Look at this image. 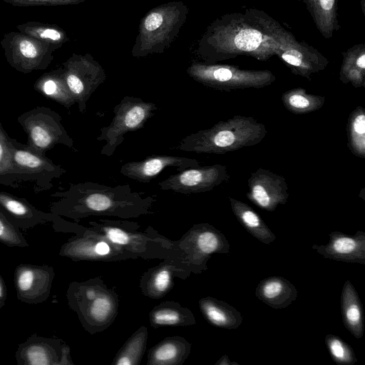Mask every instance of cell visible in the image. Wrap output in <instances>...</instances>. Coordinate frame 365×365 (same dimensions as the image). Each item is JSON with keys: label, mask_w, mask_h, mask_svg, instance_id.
Returning <instances> with one entry per match:
<instances>
[{"label": "cell", "mask_w": 365, "mask_h": 365, "mask_svg": "<svg viewBox=\"0 0 365 365\" xmlns=\"http://www.w3.org/2000/svg\"><path fill=\"white\" fill-rule=\"evenodd\" d=\"M0 244L10 247L29 246L21 229L11 220L0 207Z\"/></svg>", "instance_id": "32"}, {"label": "cell", "mask_w": 365, "mask_h": 365, "mask_svg": "<svg viewBox=\"0 0 365 365\" xmlns=\"http://www.w3.org/2000/svg\"><path fill=\"white\" fill-rule=\"evenodd\" d=\"M19 365H71L70 347L61 339L36 334L19 344L15 354Z\"/></svg>", "instance_id": "14"}, {"label": "cell", "mask_w": 365, "mask_h": 365, "mask_svg": "<svg viewBox=\"0 0 365 365\" xmlns=\"http://www.w3.org/2000/svg\"><path fill=\"white\" fill-rule=\"evenodd\" d=\"M189 73L203 86L224 91L262 88L276 80L269 70L242 69L230 65L196 64L190 68Z\"/></svg>", "instance_id": "8"}, {"label": "cell", "mask_w": 365, "mask_h": 365, "mask_svg": "<svg viewBox=\"0 0 365 365\" xmlns=\"http://www.w3.org/2000/svg\"><path fill=\"white\" fill-rule=\"evenodd\" d=\"M191 352L190 343L183 336L164 338L150 349L147 365H182Z\"/></svg>", "instance_id": "22"}, {"label": "cell", "mask_w": 365, "mask_h": 365, "mask_svg": "<svg viewBox=\"0 0 365 365\" xmlns=\"http://www.w3.org/2000/svg\"><path fill=\"white\" fill-rule=\"evenodd\" d=\"M148 328L139 327L115 354L112 365H139L146 349Z\"/></svg>", "instance_id": "27"}, {"label": "cell", "mask_w": 365, "mask_h": 365, "mask_svg": "<svg viewBox=\"0 0 365 365\" xmlns=\"http://www.w3.org/2000/svg\"><path fill=\"white\" fill-rule=\"evenodd\" d=\"M68 305L90 334L102 332L115 320L119 297L100 277L71 282L66 291Z\"/></svg>", "instance_id": "4"}, {"label": "cell", "mask_w": 365, "mask_h": 365, "mask_svg": "<svg viewBox=\"0 0 365 365\" xmlns=\"http://www.w3.org/2000/svg\"><path fill=\"white\" fill-rule=\"evenodd\" d=\"M317 29L327 39L339 28L338 0H304Z\"/></svg>", "instance_id": "26"}, {"label": "cell", "mask_w": 365, "mask_h": 365, "mask_svg": "<svg viewBox=\"0 0 365 365\" xmlns=\"http://www.w3.org/2000/svg\"><path fill=\"white\" fill-rule=\"evenodd\" d=\"M7 298V289L5 282L0 274V309L6 304Z\"/></svg>", "instance_id": "40"}, {"label": "cell", "mask_w": 365, "mask_h": 365, "mask_svg": "<svg viewBox=\"0 0 365 365\" xmlns=\"http://www.w3.org/2000/svg\"><path fill=\"white\" fill-rule=\"evenodd\" d=\"M347 147L355 156L365 158V110L358 106L349 115L346 123Z\"/></svg>", "instance_id": "29"}, {"label": "cell", "mask_w": 365, "mask_h": 365, "mask_svg": "<svg viewBox=\"0 0 365 365\" xmlns=\"http://www.w3.org/2000/svg\"><path fill=\"white\" fill-rule=\"evenodd\" d=\"M0 184L18 188L21 184L13 160L12 138L0 122Z\"/></svg>", "instance_id": "30"}, {"label": "cell", "mask_w": 365, "mask_h": 365, "mask_svg": "<svg viewBox=\"0 0 365 365\" xmlns=\"http://www.w3.org/2000/svg\"><path fill=\"white\" fill-rule=\"evenodd\" d=\"M0 43L7 63L23 73L47 68L56 50L49 44L19 31L5 34Z\"/></svg>", "instance_id": "12"}, {"label": "cell", "mask_w": 365, "mask_h": 365, "mask_svg": "<svg viewBox=\"0 0 365 365\" xmlns=\"http://www.w3.org/2000/svg\"><path fill=\"white\" fill-rule=\"evenodd\" d=\"M191 274L168 256L143 274L140 279L139 288L145 297L158 299L165 297L173 289L175 277L186 279Z\"/></svg>", "instance_id": "18"}, {"label": "cell", "mask_w": 365, "mask_h": 365, "mask_svg": "<svg viewBox=\"0 0 365 365\" xmlns=\"http://www.w3.org/2000/svg\"><path fill=\"white\" fill-rule=\"evenodd\" d=\"M17 122L28 136V144L45 153L57 145L74 150V141L62 124L61 116L46 106H36L23 113Z\"/></svg>", "instance_id": "9"}, {"label": "cell", "mask_w": 365, "mask_h": 365, "mask_svg": "<svg viewBox=\"0 0 365 365\" xmlns=\"http://www.w3.org/2000/svg\"><path fill=\"white\" fill-rule=\"evenodd\" d=\"M63 71L68 90L83 114L91 96L104 81L105 74L101 68L78 58H71L66 62Z\"/></svg>", "instance_id": "16"}, {"label": "cell", "mask_w": 365, "mask_h": 365, "mask_svg": "<svg viewBox=\"0 0 365 365\" xmlns=\"http://www.w3.org/2000/svg\"><path fill=\"white\" fill-rule=\"evenodd\" d=\"M210 59L245 56L266 61L298 40L263 11L247 9L223 16L211 36Z\"/></svg>", "instance_id": "1"}, {"label": "cell", "mask_w": 365, "mask_h": 365, "mask_svg": "<svg viewBox=\"0 0 365 365\" xmlns=\"http://www.w3.org/2000/svg\"><path fill=\"white\" fill-rule=\"evenodd\" d=\"M333 247L338 253L348 254L355 249L356 242L351 238L341 237L335 240Z\"/></svg>", "instance_id": "35"}, {"label": "cell", "mask_w": 365, "mask_h": 365, "mask_svg": "<svg viewBox=\"0 0 365 365\" xmlns=\"http://www.w3.org/2000/svg\"><path fill=\"white\" fill-rule=\"evenodd\" d=\"M15 6H55L76 2L77 0H2Z\"/></svg>", "instance_id": "34"}, {"label": "cell", "mask_w": 365, "mask_h": 365, "mask_svg": "<svg viewBox=\"0 0 365 365\" xmlns=\"http://www.w3.org/2000/svg\"><path fill=\"white\" fill-rule=\"evenodd\" d=\"M58 200L50 212L78 222L91 216L138 218L153 213L155 195L144 196L128 184L109 186L93 182L71 184L63 192L52 194Z\"/></svg>", "instance_id": "2"}, {"label": "cell", "mask_w": 365, "mask_h": 365, "mask_svg": "<svg viewBox=\"0 0 365 365\" xmlns=\"http://www.w3.org/2000/svg\"><path fill=\"white\" fill-rule=\"evenodd\" d=\"M281 99L284 107L296 115L318 110L325 103L324 96L308 93L303 88H294L285 91Z\"/></svg>", "instance_id": "28"}, {"label": "cell", "mask_w": 365, "mask_h": 365, "mask_svg": "<svg viewBox=\"0 0 365 365\" xmlns=\"http://www.w3.org/2000/svg\"><path fill=\"white\" fill-rule=\"evenodd\" d=\"M0 207L21 230H27L38 225L52 223L56 228L61 216L37 209L24 197L0 190Z\"/></svg>", "instance_id": "20"}, {"label": "cell", "mask_w": 365, "mask_h": 365, "mask_svg": "<svg viewBox=\"0 0 365 365\" xmlns=\"http://www.w3.org/2000/svg\"><path fill=\"white\" fill-rule=\"evenodd\" d=\"M247 198L262 209L274 210L289 197L286 179L262 168L252 173L247 180Z\"/></svg>", "instance_id": "17"}, {"label": "cell", "mask_w": 365, "mask_h": 365, "mask_svg": "<svg viewBox=\"0 0 365 365\" xmlns=\"http://www.w3.org/2000/svg\"><path fill=\"white\" fill-rule=\"evenodd\" d=\"M150 326L188 327L196 324L195 318L187 307L174 301H164L155 306L149 312Z\"/></svg>", "instance_id": "23"}, {"label": "cell", "mask_w": 365, "mask_h": 365, "mask_svg": "<svg viewBox=\"0 0 365 365\" xmlns=\"http://www.w3.org/2000/svg\"><path fill=\"white\" fill-rule=\"evenodd\" d=\"M163 21V16L158 12L150 14L144 21L145 29L148 31L158 29Z\"/></svg>", "instance_id": "36"}, {"label": "cell", "mask_w": 365, "mask_h": 365, "mask_svg": "<svg viewBox=\"0 0 365 365\" xmlns=\"http://www.w3.org/2000/svg\"><path fill=\"white\" fill-rule=\"evenodd\" d=\"M277 56L293 74L308 80H311L314 74L324 71L329 64L324 56L304 41H297L282 49Z\"/></svg>", "instance_id": "21"}, {"label": "cell", "mask_w": 365, "mask_h": 365, "mask_svg": "<svg viewBox=\"0 0 365 365\" xmlns=\"http://www.w3.org/2000/svg\"><path fill=\"white\" fill-rule=\"evenodd\" d=\"M330 349L332 354L339 359H344L345 349L342 344L338 340H333L330 343Z\"/></svg>", "instance_id": "39"}, {"label": "cell", "mask_w": 365, "mask_h": 365, "mask_svg": "<svg viewBox=\"0 0 365 365\" xmlns=\"http://www.w3.org/2000/svg\"><path fill=\"white\" fill-rule=\"evenodd\" d=\"M34 88L67 109L76 103L66 85L63 68L44 73L36 81Z\"/></svg>", "instance_id": "24"}, {"label": "cell", "mask_w": 365, "mask_h": 365, "mask_svg": "<svg viewBox=\"0 0 365 365\" xmlns=\"http://www.w3.org/2000/svg\"><path fill=\"white\" fill-rule=\"evenodd\" d=\"M54 277V269L50 265L19 264L14 273L17 299L29 304L44 302L51 294Z\"/></svg>", "instance_id": "15"}, {"label": "cell", "mask_w": 365, "mask_h": 365, "mask_svg": "<svg viewBox=\"0 0 365 365\" xmlns=\"http://www.w3.org/2000/svg\"><path fill=\"white\" fill-rule=\"evenodd\" d=\"M346 317L349 324H358L361 319V312L356 304L349 306L346 312Z\"/></svg>", "instance_id": "38"}, {"label": "cell", "mask_w": 365, "mask_h": 365, "mask_svg": "<svg viewBox=\"0 0 365 365\" xmlns=\"http://www.w3.org/2000/svg\"><path fill=\"white\" fill-rule=\"evenodd\" d=\"M64 232L75 235L61 245L58 254L74 262H116L133 259L131 255L91 227L67 221Z\"/></svg>", "instance_id": "6"}, {"label": "cell", "mask_w": 365, "mask_h": 365, "mask_svg": "<svg viewBox=\"0 0 365 365\" xmlns=\"http://www.w3.org/2000/svg\"><path fill=\"white\" fill-rule=\"evenodd\" d=\"M267 133L252 116L235 115L183 138L177 149L189 153L225 154L259 143Z\"/></svg>", "instance_id": "3"}, {"label": "cell", "mask_w": 365, "mask_h": 365, "mask_svg": "<svg viewBox=\"0 0 365 365\" xmlns=\"http://www.w3.org/2000/svg\"><path fill=\"white\" fill-rule=\"evenodd\" d=\"M229 179L227 168L214 164L185 169L159 182L158 185L162 190L188 195L210 191Z\"/></svg>", "instance_id": "13"}, {"label": "cell", "mask_w": 365, "mask_h": 365, "mask_svg": "<svg viewBox=\"0 0 365 365\" xmlns=\"http://www.w3.org/2000/svg\"><path fill=\"white\" fill-rule=\"evenodd\" d=\"M199 307L203 316L211 324L218 327L228 324V312L219 301L209 297L202 298L199 301Z\"/></svg>", "instance_id": "33"}, {"label": "cell", "mask_w": 365, "mask_h": 365, "mask_svg": "<svg viewBox=\"0 0 365 365\" xmlns=\"http://www.w3.org/2000/svg\"><path fill=\"white\" fill-rule=\"evenodd\" d=\"M282 290V285L278 281H269L263 287V294L265 297L273 299L277 297Z\"/></svg>", "instance_id": "37"}, {"label": "cell", "mask_w": 365, "mask_h": 365, "mask_svg": "<svg viewBox=\"0 0 365 365\" xmlns=\"http://www.w3.org/2000/svg\"><path fill=\"white\" fill-rule=\"evenodd\" d=\"M18 31L53 46L56 49L66 41L64 32L53 24L40 21H28L16 26Z\"/></svg>", "instance_id": "31"}, {"label": "cell", "mask_w": 365, "mask_h": 365, "mask_svg": "<svg viewBox=\"0 0 365 365\" xmlns=\"http://www.w3.org/2000/svg\"><path fill=\"white\" fill-rule=\"evenodd\" d=\"M200 165L195 158L182 156L153 155L139 161L128 162L120 168V173L133 180L148 183L164 169L175 168L177 170Z\"/></svg>", "instance_id": "19"}, {"label": "cell", "mask_w": 365, "mask_h": 365, "mask_svg": "<svg viewBox=\"0 0 365 365\" xmlns=\"http://www.w3.org/2000/svg\"><path fill=\"white\" fill-rule=\"evenodd\" d=\"M221 248V238L217 230L207 223L193 225L182 237L174 240L170 257L193 274L206 269L208 257Z\"/></svg>", "instance_id": "10"}, {"label": "cell", "mask_w": 365, "mask_h": 365, "mask_svg": "<svg viewBox=\"0 0 365 365\" xmlns=\"http://www.w3.org/2000/svg\"><path fill=\"white\" fill-rule=\"evenodd\" d=\"M157 110L158 106L153 102L145 101L138 97L124 96L115 106L114 116L109 125L101 128L96 138L98 141L105 142L101 155L112 156L123 142L124 135L127 133L143 128Z\"/></svg>", "instance_id": "7"}, {"label": "cell", "mask_w": 365, "mask_h": 365, "mask_svg": "<svg viewBox=\"0 0 365 365\" xmlns=\"http://www.w3.org/2000/svg\"><path fill=\"white\" fill-rule=\"evenodd\" d=\"M12 149L20 184H32L35 193L50 190L53 187V181L66 173L62 166L55 164L45 153L14 138H12Z\"/></svg>", "instance_id": "11"}, {"label": "cell", "mask_w": 365, "mask_h": 365, "mask_svg": "<svg viewBox=\"0 0 365 365\" xmlns=\"http://www.w3.org/2000/svg\"><path fill=\"white\" fill-rule=\"evenodd\" d=\"M89 227L132 255L133 259H163L173 252L174 241L150 226L143 230L137 222L100 219Z\"/></svg>", "instance_id": "5"}, {"label": "cell", "mask_w": 365, "mask_h": 365, "mask_svg": "<svg viewBox=\"0 0 365 365\" xmlns=\"http://www.w3.org/2000/svg\"><path fill=\"white\" fill-rule=\"evenodd\" d=\"M339 80L355 88H365V45H354L342 53Z\"/></svg>", "instance_id": "25"}]
</instances>
